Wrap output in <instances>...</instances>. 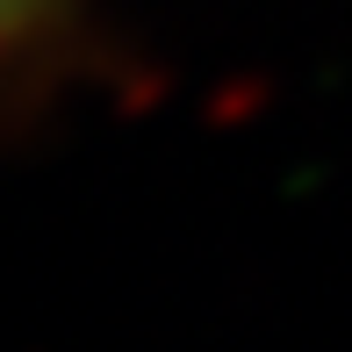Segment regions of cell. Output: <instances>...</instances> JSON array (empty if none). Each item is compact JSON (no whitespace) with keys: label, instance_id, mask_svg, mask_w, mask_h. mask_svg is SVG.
Here are the masks:
<instances>
[{"label":"cell","instance_id":"1","mask_svg":"<svg viewBox=\"0 0 352 352\" xmlns=\"http://www.w3.org/2000/svg\"><path fill=\"white\" fill-rule=\"evenodd\" d=\"M58 8H65V0H0V58H14L22 43H36Z\"/></svg>","mask_w":352,"mask_h":352}]
</instances>
